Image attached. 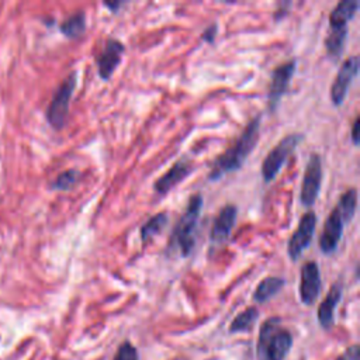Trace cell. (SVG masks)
Listing matches in <instances>:
<instances>
[{"label": "cell", "mask_w": 360, "mask_h": 360, "mask_svg": "<svg viewBox=\"0 0 360 360\" xmlns=\"http://www.w3.org/2000/svg\"><path fill=\"white\" fill-rule=\"evenodd\" d=\"M260 121H262L260 115H256L255 118H252L245 127V129L242 131V134L239 135V138L235 141V143L215 159L208 174L210 180L212 181L218 180L224 174L238 170L243 165L245 159L255 149V145L259 139Z\"/></svg>", "instance_id": "cell-1"}, {"label": "cell", "mask_w": 360, "mask_h": 360, "mask_svg": "<svg viewBox=\"0 0 360 360\" xmlns=\"http://www.w3.org/2000/svg\"><path fill=\"white\" fill-rule=\"evenodd\" d=\"M356 207H357V191L356 188L352 187L340 195L339 202L330 211L329 217L323 224V229L319 236V248L322 253L330 255L336 250L343 235L345 224L353 219Z\"/></svg>", "instance_id": "cell-2"}, {"label": "cell", "mask_w": 360, "mask_h": 360, "mask_svg": "<svg viewBox=\"0 0 360 360\" xmlns=\"http://www.w3.org/2000/svg\"><path fill=\"white\" fill-rule=\"evenodd\" d=\"M291 345V333L280 326L278 318H270L262 325L259 332L257 360H284Z\"/></svg>", "instance_id": "cell-3"}, {"label": "cell", "mask_w": 360, "mask_h": 360, "mask_svg": "<svg viewBox=\"0 0 360 360\" xmlns=\"http://www.w3.org/2000/svg\"><path fill=\"white\" fill-rule=\"evenodd\" d=\"M201 207H202V195L201 194L191 195L188 200L187 208L184 210V212L176 222V226L173 228L170 246L177 248L183 257H187L194 249V245H195L194 233H195Z\"/></svg>", "instance_id": "cell-4"}, {"label": "cell", "mask_w": 360, "mask_h": 360, "mask_svg": "<svg viewBox=\"0 0 360 360\" xmlns=\"http://www.w3.org/2000/svg\"><path fill=\"white\" fill-rule=\"evenodd\" d=\"M77 73L72 72L55 90L53 97L49 103V107L46 110V120L49 122V125L55 129H60L63 128L65 122H66V117H68V111H69V104H70V98L72 94L75 91L76 87V82H77Z\"/></svg>", "instance_id": "cell-5"}, {"label": "cell", "mask_w": 360, "mask_h": 360, "mask_svg": "<svg viewBox=\"0 0 360 360\" xmlns=\"http://www.w3.org/2000/svg\"><path fill=\"white\" fill-rule=\"evenodd\" d=\"M304 139L302 134H290L284 136L264 158L262 165V176L266 183L271 181L280 172L281 166L285 163L287 158Z\"/></svg>", "instance_id": "cell-6"}, {"label": "cell", "mask_w": 360, "mask_h": 360, "mask_svg": "<svg viewBox=\"0 0 360 360\" xmlns=\"http://www.w3.org/2000/svg\"><path fill=\"white\" fill-rule=\"evenodd\" d=\"M315 226H316L315 212L309 211L301 217L298 226L290 236L288 245H287V253L292 262L298 260L301 253L309 246L314 236Z\"/></svg>", "instance_id": "cell-7"}, {"label": "cell", "mask_w": 360, "mask_h": 360, "mask_svg": "<svg viewBox=\"0 0 360 360\" xmlns=\"http://www.w3.org/2000/svg\"><path fill=\"white\" fill-rule=\"evenodd\" d=\"M322 183V163L318 153H312L307 163V169L302 177L300 201L305 207H311L318 198Z\"/></svg>", "instance_id": "cell-8"}, {"label": "cell", "mask_w": 360, "mask_h": 360, "mask_svg": "<svg viewBox=\"0 0 360 360\" xmlns=\"http://www.w3.org/2000/svg\"><path fill=\"white\" fill-rule=\"evenodd\" d=\"M125 51V46L121 41L115 38H107L103 44L101 51L96 56L98 76L103 80H108L117 66L121 63V56Z\"/></svg>", "instance_id": "cell-9"}, {"label": "cell", "mask_w": 360, "mask_h": 360, "mask_svg": "<svg viewBox=\"0 0 360 360\" xmlns=\"http://www.w3.org/2000/svg\"><path fill=\"white\" fill-rule=\"evenodd\" d=\"M359 72V58L350 56L347 58L338 70V75L330 87V100L333 105H340L347 94L349 86L352 84L353 79L357 76Z\"/></svg>", "instance_id": "cell-10"}, {"label": "cell", "mask_w": 360, "mask_h": 360, "mask_svg": "<svg viewBox=\"0 0 360 360\" xmlns=\"http://www.w3.org/2000/svg\"><path fill=\"white\" fill-rule=\"evenodd\" d=\"M321 292V273L316 262H307L301 267L300 297L302 304L312 305Z\"/></svg>", "instance_id": "cell-11"}, {"label": "cell", "mask_w": 360, "mask_h": 360, "mask_svg": "<svg viewBox=\"0 0 360 360\" xmlns=\"http://www.w3.org/2000/svg\"><path fill=\"white\" fill-rule=\"evenodd\" d=\"M295 70V60H288L285 63L278 65L271 72V82L269 87V108L274 110L283 97V94L287 91L290 80Z\"/></svg>", "instance_id": "cell-12"}, {"label": "cell", "mask_w": 360, "mask_h": 360, "mask_svg": "<svg viewBox=\"0 0 360 360\" xmlns=\"http://www.w3.org/2000/svg\"><path fill=\"white\" fill-rule=\"evenodd\" d=\"M236 207L233 204H226L222 207L218 212V215L214 219L211 233H210V240L212 245L218 246L226 242L229 238V233L235 225L236 221Z\"/></svg>", "instance_id": "cell-13"}, {"label": "cell", "mask_w": 360, "mask_h": 360, "mask_svg": "<svg viewBox=\"0 0 360 360\" xmlns=\"http://www.w3.org/2000/svg\"><path fill=\"white\" fill-rule=\"evenodd\" d=\"M191 172V165L187 159L177 160L163 176H160L155 184L153 190L159 194H166L170 191L174 186H177L180 181H183Z\"/></svg>", "instance_id": "cell-14"}, {"label": "cell", "mask_w": 360, "mask_h": 360, "mask_svg": "<svg viewBox=\"0 0 360 360\" xmlns=\"http://www.w3.org/2000/svg\"><path fill=\"white\" fill-rule=\"evenodd\" d=\"M342 298V284L335 283L328 295L323 298V301L318 307V321L323 329H330L335 319V308L339 304Z\"/></svg>", "instance_id": "cell-15"}, {"label": "cell", "mask_w": 360, "mask_h": 360, "mask_svg": "<svg viewBox=\"0 0 360 360\" xmlns=\"http://www.w3.org/2000/svg\"><path fill=\"white\" fill-rule=\"evenodd\" d=\"M359 10L357 0H343L335 6L329 14V28H343Z\"/></svg>", "instance_id": "cell-16"}, {"label": "cell", "mask_w": 360, "mask_h": 360, "mask_svg": "<svg viewBox=\"0 0 360 360\" xmlns=\"http://www.w3.org/2000/svg\"><path fill=\"white\" fill-rule=\"evenodd\" d=\"M284 284L285 281L281 277H276V276L266 277L256 287L253 292V300L256 302H266L267 300L273 298L284 287Z\"/></svg>", "instance_id": "cell-17"}, {"label": "cell", "mask_w": 360, "mask_h": 360, "mask_svg": "<svg viewBox=\"0 0 360 360\" xmlns=\"http://www.w3.org/2000/svg\"><path fill=\"white\" fill-rule=\"evenodd\" d=\"M169 222V217L166 212H159L150 217L141 228V239L143 243L149 242L152 238H155L158 233H160Z\"/></svg>", "instance_id": "cell-18"}, {"label": "cell", "mask_w": 360, "mask_h": 360, "mask_svg": "<svg viewBox=\"0 0 360 360\" xmlns=\"http://www.w3.org/2000/svg\"><path fill=\"white\" fill-rule=\"evenodd\" d=\"M347 35V27L343 28H329V32L325 38V48L332 58H338L345 46Z\"/></svg>", "instance_id": "cell-19"}, {"label": "cell", "mask_w": 360, "mask_h": 360, "mask_svg": "<svg viewBox=\"0 0 360 360\" xmlns=\"http://www.w3.org/2000/svg\"><path fill=\"white\" fill-rule=\"evenodd\" d=\"M86 30V14L83 11H77L63 20L60 24V31L68 38H79Z\"/></svg>", "instance_id": "cell-20"}, {"label": "cell", "mask_w": 360, "mask_h": 360, "mask_svg": "<svg viewBox=\"0 0 360 360\" xmlns=\"http://www.w3.org/2000/svg\"><path fill=\"white\" fill-rule=\"evenodd\" d=\"M259 316V311L255 307H249L243 309L229 325V332H245L253 326Z\"/></svg>", "instance_id": "cell-21"}, {"label": "cell", "mask_w": 360, "mask_h": 360, "mask_svg": "<svg viewBox=\"0 0 360 360\" xmlns=\"http://www.w3.org/2000/svg\"><path fill=\"white\" fill-rule=\"evenodd\" d=\"M79 180V172L76 169H69L62 172L51 184L56 190H70Z\"/></svg>", "instance_id": "cell-22"}, {"label": "cell", "mask_w": 360, "mask_h": 360, "mask_svg": "<svg viewBox=\"0 0 360 360\" xmlns=\"http://www.w3.org/2000/svg\"><path fill=\"white\" fill-rule=\"evenodd\" d=\"M114 360H138V352L129 342H124L118 347Z\"/></svg>", "instance_id": "cell-23"}, {"label": "cell", "mask_w": 360, "mask_h": 360, "mask_svg": "<svg viewBox=\"0 0 360 360\" xmlns=\"http://www.w3.org/2000/svg\"><path fill=\"white\" fill-rule=\"evenodd\" d=\"M217 31H218V25H217V24H211V25H208V27L202 31L201 38H202L205 42L212 44L214 39H215V37H217Z\"/></svg>", "instance_id": "cell-24"}, {"label": "cell", "mask_w": 360, "mask_h": 360, "mask_svg": "<svg viewBox=\"0 0 360 360\" xmlns=\"http://www.w3.org/2000/svg\"><path fill=\"white\" fill-rule=\"evenodd\" d=\"M338 360H359V346L357 345L350 346Z\"/></svg>", "instance_id": "cell-25"}, {"label": "cell", "mask_w": 360, "mask_h": 360, "mask_svg": "<svg viewBox=\"0 0 360 360\" xmlns=\"http://www.w3.org/2000/svg\"><path fill=\"white\" fill-rule=\"evenodd\" d=\"M359 127H360V120L356 117V120L352 124V141L354 145H359Z\"/></svg>", "instance_id": "cell-26"}, {"label": "cell", "mask_w": 360, "mask_h": 360, "mask_svg": "<svg viewBox=\"0 0 360 360\" xmlns=\"http://www.w3.org/2000/svg\"><path fill=\"white\" fill-rule=\"evenodd\" d=\"M104 6H105V7H108L112 13H117V11H118V7H121V6H122V3H121V1H114V3L104 1Z\"/></svg>", "instance_id": "cell-27"}]
</instances>
